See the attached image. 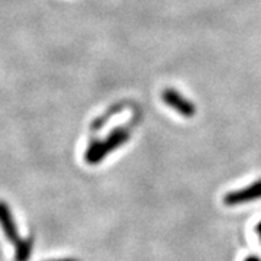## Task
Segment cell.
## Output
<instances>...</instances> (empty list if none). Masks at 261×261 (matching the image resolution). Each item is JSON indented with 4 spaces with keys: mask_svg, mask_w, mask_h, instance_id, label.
<instances>
[{
    "mask_svg": "<svg viewBox=\"0 0 261 261\" xmlns=\"http://www.w3.org/2000/svg\"><path fill=\"white\" fill-rule=\"evenodd\" d=\"M106 155H105V152H103L102 147H100V141L99 140H94L90 145H89V148L86 151V161L89 163V164H99L103 159H105Z\"/></svg>",
    "mask_w": 261,
    "mask_h": 261,
    "instance_id": "6",
    "label": "cell"
},
{
    "mask_svg": "<svg viewBox=\"0 0 261 261\" xmlns=\"http://www.w3.org/2000/svg\"><path fill=\"white\" fill-rule=\"evenodd\" d=\"M258 199H261V180H257L244 189L226 193L224 196V203L226 206H237L250 203Z\"/></svg>",
    "mask_w": 261,
    "mask_h": 261,
    "instance_id": "1",
    "label": "cell"
},
{
    "mask_svg": "<svg viewBox=\"0 0 261 261\" xmlns=\"http://www.w3.org/2000/svg\"><path fill=\"white\" fill-rule=\"evenodd\" d=\"M0 226L3 229V233L6 235V238L12 243H18L19 240V231L18 226L15 224V219L12 216L10 207L8 203L0 202Z\"/></svg>",
    "mask_w": 261,
    "mask_h": 261,
    "instance_id": "3",
    "label": "cell"
},
{
    "mask_svg": "<svg viewBox=\"0 0 261 261\" xmlns=\"http://www.w3.org/2000/svg\"><path fill=\"white\" fill-rule=\"evenodd\" d=\"M128 140H129V129L128 128H116L108 135L106 140L100 141V147H102L103 152L108 155L116 148H119L121 145H123Z\"/></svg>",
    "mask_w": 261,
    "mask_h": 261,
    "instance_id": "4",
    "label": "cell"
},
{
    "mask_svg": "<svg viewBox=\"0 0 261 261\" xmlns=\"http://www.w3.org/2000/svg\"><path fill=\"white\" fill-rule=\"evenodd\" d=\"M245 261H261L260 257H257V255H250V257H247Z\"/></svg>",
    "mask_w": 261,
    "mask_h": 261,
    "instance_id": "7",
    "label": "cell"
},
{
    "mask_svg": "<svg viewBox=\"0 0 261 261\" xmlns=\"http://www.w3.org/2000/svg\"><path fill=\"white\" fill-rule=\"evenodd\" d=\"M34 248V238L29 237L15 243V261H28Z\"/></svg>",
    "mask_w": 261,
    "mask_h": 261,
    "instance_id": "5",
    "label": "cell"
},
{
    "mask_svg": "<svg viewBox=\"0 0 261 261\" xmlns=\"http://www.w3.org/2000/svg\"><path fill=\"white\" fill-rule=\"evenodd\" d=\"M53 261H77V260H71V258H65V260H53Z\"/></svg>",
    "mask_w": 261,
    "mask_h": 261,
    "instance_id": "9",
    "label": "cell"
},
{
    "mask_svg": "<svg viewBox=\"0 0 261 261\" xmlns=\"http://www.w3.org/2000/svg\"><path fill=\"white\" fill-rule=\"evenodd\" d=\"M163 100L164 103L173 108L174 111H177L180 115H183L185 118H192L195 116L196 108L192 102H189L180 93H177L174 89H164L163 90Z\"/></svg>",
    "mask_w": 261,
    "mask_h": 261,
    "instance_id": "2",
    "label": "cell"
},
{
    "mask_svg": "<svg viewBox=\"0 0 261 261\" xmlns=\"http://www.w3.org/2000/svg\"><path fill=\"white\" fill-rule=\"evenodd\" d=\"M255 232H257V235H258V238H260L261 241V222H258V225L255 226Z\"/></svg>",
    "mask_w": 261,
    "mask_h": 261,
    "instance_id": "8",
    "label": "cell"
}]
</instances>
